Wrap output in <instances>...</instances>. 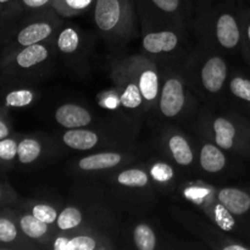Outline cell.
Masks as SVG:
<instances>
[{
  "mask_svg": "<svg viewBox=\"0 0 250 250\" xmlns=\"http://www.w3.org/2000/svg\"><path fill=\"white\" fill-rule=\"evenodd\" d=\"M22 4L28 9H46V7H51L54 0H21Z\"/></svg>",
  "mask_w": 250,
  "mask_h": 250,
  "instance_id": "obj_33",
  "label": "cell"
},
{
  "mask_svg": "<svg viewBox=\"0 0 250 250\" xmlns=\"http://www.w3.org/2000/svg\"><path fill=\"white\" fill-rule=\"evenodd\" d=\"M229 90L238 99L250 103V81L236 76L229 82Z\"/></svg>",
  "mask_w": 250,
  "mask_h": 250,
  "instance_id": "obj_30",
  "label": "cell"
},
{
  "mask_svg": "<svg viewBox=\"0 0 250 250\" xmlns=\"http://www.w3.org/2000/svg\"><path fill=\"white\" fill-rule=\"evenodd\" d=\"M60 210L61 209H58L56 207L48 204V203H37L32 207L31 214L36 216L37 219L41 220V221L55 226Z\"/></svg>",
  "mask_w": 250,
  "mask_h": 250,
  "instance_id": "obj_28",
  "label": "cell"
},
{
  "mask_svg": "<svg viewBox=\"0 0 250 250\" xmlns=\"http://www.w3.org/2000/svg\"><path fill=\"white\" fill-rule=\"evenodd\" d=\"M160 148L168 159L182 167L192 166L195 161L193 144L183 132L168 128L161 133Z\"/></svg>",
  "mask_w": 250,
  "mask_h": 250,
  "instance_id": "obj_15",
  "label": "cell"
},
{
  "mask_svg": "<svg viewBox=\"0 0 250 250\" xmlns=\"http://www.w3.org/2000/svg\"><path fill=\"white\" fill-rule=\"evenodd\" d=\"M59 232L89 229L109 234L119 233L116 216L104 198L102 189L95 187L80 188L59 212L55 224Z\"/></svg>",
  "mask_w": 250,
  "mask_h": 250,
  "instance_id": "obj_1",
  "label": "cell"
},
{
  "mask_svg": "<svg viewBox=\"0 0 250 250\" xmlns=\"http://www.w3.org/2000/svg\"><path fill=\"white\" fill-rule=\"evenodd\" d=\"M56 12L49 19H42L39 21L32 22L17 33L16 41L20 45L27 46L32 44L43 43L54 36L60 29V20Z\"/></svg>",
  "mask_w": 250,
  "mask_h": 250,
  "instance_id": "obj_16",
  "label": "cell"
},
{
  "mask_svg": "<svg viewBox=\"0 0 250 250\" xmlns=\"http://www.w3.org/2000/svg\"><path fill=\"white\" fill-rule=\"evenodd\" d=\"M0 199H1V189H0Z\"/></svg>",
  "mask_w": 250,
  "mask_h": 250,
  "instance_id": "obj_37",
  "label": "cell"
},
{
  "mask_svg": "<svg viewBox=\"0 0 250 250\" xmlns=\"http://www.w3.org/2000/svg\"><path fill=\"white\" fill-rule=\"evenodd\" d=\"M9 134H10L9 127H7V125L5 124L2 120H0V141L6 138V137H9Z\"/></svg>",
  "mask_w": 250,
  "mask_h": 250,
  "instance_id": "obj_34",
  "label": "cell"
},
{
  "mask_svg": "<svg viewBox=\"0 0 250 250\" xmlns=\"http://www.w3.org/2000/svg\"><path fill=\"white\" fill-rule=\"evenodd\" d=\"M182 33V31L175 28L146 31L142 37V49L151 59L173 56L181 48Z\"/></svg>",
  "mask_w": 250,
  "mask_h": 250,
  "instance_id": "obj_12",
  "label": "cell"
},
{
  "mask_svg": "<svg viewBox=\"0 0 250 250\" xmlns=\"http://www.w3.org/2000/svg\"><path fill=\"white\" fill-rule=\"evenodd\" d=\"M19 225L23 236L48 247L50 246L54 237L59 232L56 226L41 221L36 216H33L31 212L22 215L19 220Z\"/></svg>",
  "mask_w": 250,
  "mask_h": 250,
  "instance_id": "obj_19",
  "label": "cell"
},
{
  "mask_svg": "<svg viewBox=\"0 0 250 250\" xmlns=\"http://www.w3.org/2000/svg\"><path fill=\"white\" fill-rule=\"evenodd\" d=\"M10 0H0V4H6V2H9Z\"/></svg>",
  "mask_w": 250,
  "mask_h": 250,
  "instance_id": "obj_36",
  "label": "cell"
},
{
  "mask_svg": "<svg viewBox=\"0 0 250 250\" xmlns=\"http://www.w3.org/2000/svg\"><path fill=\"white\" fill-rule=\"evenodd\" d=\"M247 37H248V41L250 43V24L248 26V28H247Z\"/></svg>",
  "mask_w": 250,
  "mask_h": 250,
  "instance_id": "obj_35",
  "label": "cell"
},
{
  "mask_svg": "<svg viewBox=\"0 0 250 250\" xmlns=\"http://www.w3.org/2000/svg\"><path fill=\"white\" fill-rule=\"evenodd\" d=\"M54 250H110L115 248L114 238L109 234L89 229L58 232L51 242Z\"/></svg>",
  "mask_w": 250,
  "mask_h": 250,
  "instance_id": "obj_11",
  "label": "cell"
},
{
  "mask_svg": "<svg viewBox=\"0 0 250 250\" xmlns=\"http://www.w3.org/2000/svg\"><path fill=\"white\" fill-rule=\"evenodd\" d=\"M134 158L136 154L128 149H106L77 159L73 161L71 168L76 175H102L132 165Z\"/></svg>",
  "mask_w": 250,
  "mask_h": 250,
  "instance_id": "obj_8",
  "label": "cell"
},
{
  "mask_svg": "<svg viewBox=\"0 0 250 250\" xmlns=\"http://www.w3.org/2000/svg\"><path fill=\"white\" fill-rule=\"evenodd\" d=\"M197 80L199 82V87L205 93L210 95H217L226 84L227 63L224 58L210 54L199 60V66L197 68Z\"/></svg>",
  "mask_w": 250,
  "mask_h": 250,
  "instance_id": "obj_14",
  "label": "cell"
},
{
  "mask_svg": "<svg viewBox=\"0 0 250 250\" xmlns=\"http://www.w3.org/2000/svg\"><path fill=\"white\" fill-rule=\"evenodd\" d=\"M215 193L217 200L233 216H243L250 210V195L239 188L225 187L215 189Z\"/></svg>",
  "mask_w": 250,
  "mask_h": 250,
  "instance_id": "obj_20",
  "label": "cell"
},
{
  "mask_svg": "<svg viewBox=\"0 0 250 250\" xmlns=\"http://www.w3.org/2000/svg\"><path fill=\"white\" fill-rule=\"evenodd\" d=\"M51 48L45 42L43 43L32 44V45L22 46L21 50L15 56V62L22 70H31L50 59Z\"/></svg>",
  "mask_w": 250,
  "mask_h": 250,
  "instance_id": "obj_21",
  "label": "cell"
},
{
  "mask_svg": "<svg viewBox=\"0 0 250 250\" xmlns=\"http://www.w3.org/2000/svg\"><path fill=\"white\" fill-rule=\"evenodd\" d=\"M116 61L138 83L146 102V111L154 109L158 103L161 85V76L154 59L149 58L146 54H136Z\"/></svg>",
  "mask_w": 250,
  "mask_h": 250,
  "instance_id": "obj_5",
  "label": "cell"
},
{
  "mask_svg": "<svg viewBox=\"0 0 250 250\" xmlns=\"http://www.w3.org/2000/svg\"><path fill=\"white\" fill-rule=\"evenodd\" d=\"M150 176L155 182L165 183L170 182L173 178V171L168 165L164 163H155L150 168Z\"/></svg>",
  "mask_w": 250,
  "mask_h": 250,
  "instance_id": "obj_31",
  "label": "cell"
},
{
  "mask_svg": "<svg viewBox=\"0 0 250 250\" xmlns=\"http://www.w3.org/2000/svg\"><path fill=\"white\" fill-rule=\"evenodd\" d=\"M94 23L111 43H124L137 36L136 0H95Z\"/></svg>",
  "mask_w": 250,
  "mask_h": 250,
  "instance_id": "obj_2",
  "label": "cell"
},
{
  "mask_svg": "<svg viewBox=\"0 0 250 250\" xmlns=\"http://www.w3.org/2000/svg\"><path fill=\"white\" fill-rule=\"evenodd\" d=\"M55 46L65 56H75L82 48V34L77 28L66 26L59 29Z\"/></svg>",
  "mask_w": 250,
  "mask_h": 250,
  "instance_id": "obj_23",
  "label": "cell"
},
{
  "mask_svg": "<svg viewBox=\"0 0 250 250\" xmlns=\"http://www.w3.org/2000/svg\"><path fill=\"white\" fill-rule=\"evenodd\" d=\"M151 180L146 168L131 165L115 171L110 177L112 186L129 198L146 197L151 192Z\"/></svg>",
  "mask_w": 250,
  "mask_h": 250,
  "instance_id": "obj_13",
  "label": "cell"
},
{
  "mask_svg": "<svg viewBox=\"0 0 250 250\" xmlns=\"http://www.w3.org/2000/svg\"><path fill=\"white\" fill-rule=\"evenodd\" d=\"M94 2L95 0H54L51 7L60 17H75L88 11Z\"/></svg>",
  "mask_w": 250,
  "mask_h": 250,
  "instance_id": "obj_25",
  "label": "cell"
},
{
  "mask_svg": "<svg viewBox=\"0 0 250 250\" xmlns=\"http://www.w3.org/2000/svg\"><path fill=\"white\" fill-rule=\"evenodd\" d=\"M198 158L200 168L208 173H219L226 167L227 159L224 150L211 142H203Z\"/></svg>",
  "mask_w": 250,
  "mask_h": 250,
  "instance_id": "obj_22",
  "label": "cell"
},
{
  "mask_svg": "<svg viewBox=\"0 0 250 250\" xmlns=\"http://www.w3.org/2000/svg\"><path fill=\"white\" fill-rule=\"evenodd\" d=\"M185 76L176 71H166L161 78L160 94L156 107L161 117L175 120L183 116L189 107L190 95Z\"/></svg>",
  "mask_w": 250,
  "mask_h": 250,
  "instance_id": "obj_6",
  "label": "cell"
},
{
  "mask_svg": "<svg viewBox=\"0 0 250 250\" xmlns=\"http://www.w3.org/2000/svg\"><path fill=\"white\" fill-rule=\"evenodd\" d=\"M36 99V93L31 89H17L7 93L5 104L10 107H24L31 105Z\"/></svg>",
  "mask_w": 250,
  "mask_h": 250,
  "instance_id": "obj_27",
  "label": "cell"
},
{
  "mask_svg": "<svg viewBox=\"0 0 250 250\" xmlns=\"http://www.w3.org/2000/svg\"><path fill=\"white\" fill-rule=\"evenodd\" d=\"M17 148L19 143L15 139L6 138L0 141V159L4 161H11L17 156Z\"/></svg>",
  "mask_w": 250,
  "mask_h": 250,
  "instance_id": "obj_32",
  "label": "cell"
},
{
  "mask_svg": "<svg viewBox=\"0 0 250 250\" xmlns=\"http://www.w3.org/2000/svg\"><path fill=\"white\" fill-rule=\"evenodd\" d=\"M199 31L209 45L232 50L241 41V29L237 19L226 11H210L203 14L199 20Z\"/></svg>",
  "mask_w": 250,
  "mask_h": 250,
  "instance_id": "obj_4",
  "label": "cell"
},
{
  "mask_svg": "<svg viewBox=\"0 0 250 250\" xmlns=\"http://www.w3.org/2000/svg\"><path fill=\"white\" fill-rule=\"evenodd\" d=\"M207 136L222 150H231L234 148L237 137V128L233 122L225 116H216L209 119Z\"/></svg>",
  "mask_w": 250,
  "mask_h": 250,
  "instance_id": "obj_18",
  "label": "cell"
},
{
  "mask_svg": "<svg viewBox=\"0 0 250 250\" xmlns=\"http://www.w3.org/2000/svg\"><path fill=\"white\" fill-rule=\"evenodd\" d=\"M61 144L75 151H93L95 149H128V141L121 134L95 129L92 127L66 129L60 137Z\"/></svg>",
  "mask_w": 250,
  "mask_h": 250,
  "instance_id": "obj_7",
  "label": "cell"
},
{
  "mask_svg": "<svg viewBox=\"0 0 250 250\" xmlns=\"http://www.w3.org/2000/svg\"><path fill=\"white\" fill-rule=\"evenodd\" d=\"M132 241L139 250H155L158 248V238L153 227L146 222H139L133 227Z\"/></svg>",
  "mask_w": 250,
  "mask_h": 250,
  "instance_id": "obj_26",
  "label": "cell"
},
{
  "mask_svg": "<svg viewBox=\"0 0 250 250\" xmlns=\"http://www.w3.org/2000/svg\"><path fill=\"white\" fill-rule=\"evenodd\" d=\"M20 232V225L17 226L11 220L0 217V243H14L19 239Z\"/></svg>",
  "mask_w": 250,
  "mask_h": 250,
  "instance_id": "obj_29",
  "label": "cell"
},
{
  "mask_svg": "<svg viewBox=\"0 0 250 250\" xmlns=\"http://www.w3.org/2000/svg\"><path fill=\"white\" fill-rule=\"evenodd\" d=\"M183 194L194 203L195 205L204 210L211 221L216 224L217 227L226 232H232L236 227V220L233 215L229 214L226 208L217 200L214 188L202 183H190L183 189Z\"/></svg>",
  "mask_w": 250,
  "mask_h": 250,
  "instance_id": "obj_10",
  "label": "cell"
},
{
  "mask_svg": "<svg viewBox=\"0 0 250 250\" xmlns=\"http://www.w3.org/2000/svg\"><path fill=\"white\" fill-rule=\"evenodd\" d=\"M44 154L43 142L34 137H27L19 142L17 159L23 165H29L38 161Z\"/></svg>",
  "mask_w": 250,
  "mask_h": 250,
  "instance_id": "obj_24",
  "label": "cell"
},
{
  "mask_svg": "<svg viewBox=\"0 0 250 250\" xmlns=\"http://www.w3.org/2000/svg\"><path fill=\"white\" fill-rule=\"evenodd\" d=\"M54 120L65 129L92 127L94 122L93 112L76 103H63L54 111Z\"/></svg>",
  "mask_w": 250,
  "mask_h": 250,
  "instance_id": "obj_17",
  "label": "cell"
},
{
  "mask_svg": "<svg viewBox=\"0 0 250 250\" xmlns=\"http://www.w3.org/2000/svg\"><path fill=\"white\" fill-rule=\"evenodd\" d=\"M110 78L115 84L112 92L116 95L119 107L124 114H128L132 119H137L148 112L138 83L121 67L116 60L110 67Z\"/></svg>",
  "mask_w": 250,
  "mask_h": 250,
  "instance_id": "obj_9",
  "label": "cell"
},
{
  "mask_svg": "<svg viewBox=\"0 0 250 250\" xmlns=\"http://www.w3.org/2000/svg\"><path fill=\"white\" fill-rule=\"evenodd\" d=\"M144 32L160 28L185 31V0H136Z\"/></svg>",
  "mask_w": 250,
  "mask_h": 250,
  "instance_id": "obj_3",
  "label": "cell"
}]
</instances>
